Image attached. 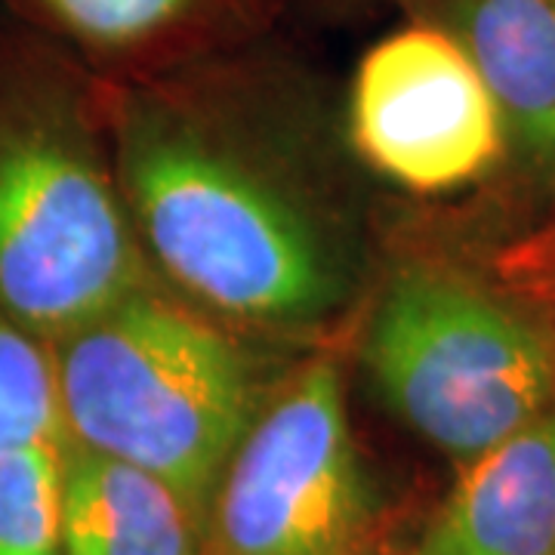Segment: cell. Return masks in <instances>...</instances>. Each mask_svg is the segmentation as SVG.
<instances>
[{
    "mask_svg": "<svg viewBox=\"0 0 555 555\" xmlns=\"http://www.w3.org/2000/svg\"><path fill=\"white\" fill-rule=\"evenodd\" d=\"M127 192L152 254L222 315L306 327L346 294V269L312 210L257 164L185 120L145 115L127 133Z\"/></svg>",
    "mask_w": 555,
    "mask_h": 555,
    "instance_id": "6da1fadb",
    "label": "cell"
},
{
    "mask_svg": "<svg viewBox=\"0 0 555 555\" xmlns=\"http://www.w3.org/2000/svg\"><path fill=\"white\" fill-rule=\"evenodd\" d=\"M65 429L80 448L167 481L207 528L229 460L266 398L235 339L137 291L60 337Z\"/></svg>",
    "mask_w": 555,
    "mask_h": 555,
    "instance_id": "7a4b0ae2",
    "label": "cell"
},
{
    "mask_svg": "<svg viewBox=\"0 0 555 555\" xmlns=\"http://www.w3.org/2000/svg\"><path fill=\"white\" fill-rule=\"evenodd\" d=\"M361 361L383 404L463 466L550 411V339L448 266L414 262L389 278Z\"/></svg>",
    "mask_w": 555,
    "mask_h": 555,
    "instance_id": "3957f363",
    "label": "cell"
},
{
    "mask_svg": "<svg viewBox=\"0 0 555 555\" xmlns=\"http://www.w3.org/2000/svg\"><path fill=\"white\" fill-rule=\"evenodd\" d=\"M374 488L331 361L287 383L241 438L207 513L214 555H358Z\"/></svg>",
    "mask_w": 555,
    "mask_h": 555,
    "instance_id": "277c9868",
    "label": "cell"
},
{
    "mask_svg": "<svg viewBox=\"0 0 555 555\" xmlns=\"http://www.w3.org/2000/svg\"><path fill=\"white\" fill-rule=\"evenodd\" d=\"M137 244L96 164L50 127L0 142V306L65 337L133 297Z\"/></svg>",
    "mask_w": 555,
    "mask_h": 555,
    "instance_id": "5b68a950",
    "label": "cell"
},
{
    "mask_svg": "<svg viewBox=\"0 0 555 555\" xmlns=\"http://www.w3.org/2000/svg\"><path fill=\"white\" fill-rule=\"evenodd\" d=\"M352 137L383 177L414 192L485 177L509 139L485 78L438 25H411L371 47L352 87Z\"/></svg>",
    "mask_w": 555,
    "mask_h": 555,
    "instance_id": "8992f818",
    "label": "cell"
},
{
    "mask_svg": "<svg viewBox=\"0 0 555 555\" xmlns=\"http://www.w3.org/2000/svg\"><path fill=\"white\" fill-rule=\"evenodd\" d=\"M411 555H555V408L463 466Z\"/></svg>",
    "mask_w": 555,
    "mask_h": 555,
    "instance_id": "52a82bcc",
    "label": "cell"
},
{
    "mask_svg": "<svg viewBox=\"0 0 555 555\" xmlns=\"http://www.w3.org/2000/svg\"><path fill=\"white\" fill-rule=\"evenodd\" d=\"M525 158L555 170V0H436Z\"/></svg>",
    "mask_w": 555,
    "mask_h": 555,
    "instance_id": "ba28073f",
    "label": "cell"
},
{
    "mask_svg": "<svg viewBox=\"0 0 555 555\" xmlns=\"http://www.w3.org/2000/svg\"><path fill=\"white\" fill-rule=\"evenodd\" d=\"M204 518L158 476L80 448L65 456L62 555H201Z\"/></svg>",
    "mask_w": 555,
    "mask_h": 555,
    "instance_id": "9c48e42d",
    "label": "cell"
},
{
    "mask_svg": "<svg viewBox=\"0 0 555 555\" xmlns=\"http://www.w3.org/2000/svg\"><path fill=\"white\" fill-rule=\"evenodd\" d=\"M62 444L43 441L0 454V555H62Z\"/></svg>",
    "mask_w": 555,
    "mask_h": 555,
    "instance_id": "30bf717a",
    "label": "cell"
},
{
    "mask_svg": "<svg viewBox=\"0 0 555 555\" xmlns=\"http://www.w3.org/2000/svg\"><path fill=\"white\" fill-rule=\"evenodd\" d=\"M56 364L25 334L20 321L0 315V454L25 444H62Z\"/></svg>",
    "mask_w": 555,
    "mask_h": 555,
    "instance_id": "8fae6325",
    "label": "cell"
},
{
    "mask_svg": "<svg viewBox=\"0 0 555 555\" xmlns=\"http://www.w3.org/2000/svg\"><path fill=\"white\" fill-rule=\"evenodd\" d=\"M72 35L96 47H137L167 35L198 0H40Z\"/></svg>",
    "mask_w": 555,
    "mask_h": 555,
    "instance_id": "7c38bea8",
    "label": "cell"
}]
</instances>
